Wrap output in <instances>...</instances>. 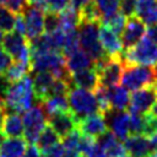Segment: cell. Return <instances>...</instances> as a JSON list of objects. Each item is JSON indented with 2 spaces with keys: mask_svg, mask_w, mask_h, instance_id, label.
Listing matches in <instances>:
<instances>
[{
  "mask_svg": "<svg viewBox=\"0 0 157 157\" xmlns=\"http://www.w3.org/2000/svg\"><path fill=\"white\" fill-rule=\"evenodd\" d=\"M34 102L33 82L29 76L10 83L5 94V108L15 113H25Z\"/></svg>",
  "mask_w": 157,
  "mask_h": 157,
  "instance_id": "1",
  "label": "cell"
},
{
  "mask_svg": "<svg viewBox=\"0 0 157 157\" xmlns=\"http://www.w3.org/2000/svg\"><path fill=\"white\" fill-rule=\"evenodd\" d=\"M99 25L101 22H80L77 27L80 49H82L93 63L108 56L99 40Z\"/></svg>",
  "mask_w": 157,
  "mask_h": 157,
  "instance_id": "2",
  "label": "cell"
},
{
  "mask_svg": "<svg viewBox=\"0 0 157 157\" xmlns=\"http://www.w3.org/2000/svg\"><path fill=\"white\" fill-rule=\"evenodd\" d=\"M120 60L124 65H157V44L151 42L147 37L142 38L132 48L124 50L120 54Z\"/></svg>",
  "mask_w": 157,
  "mask_h": 157,
  "instance_id": "3",
  "label": "cell"
},
{
  "mask_svg": "<svg viewBox=\"0 0 157 157\" xmlns=\"http://www.w3.org/2000/svg\"><path fill=\"white\" fill-rule=\"evenodd\" d=\"M67 102L69 109L72 112L78 121L91 114L99 113L96 96L88 90L71 87L67 93Z\"/></svg>",
  "mask_w": 157,
  "mask_h": 157,
  "instance_id": "4",
  "label": "cell"
},
{
  "mask_svg": "<svg viewBox=\"0 0 157 157\" xmlns=\"http://www.w3.org/2000/svg\"><path fill=\"white\" fill-rule=\"evenodd\" d=\"M121 86L128 91H136L155 83L153 67L142 65H124L120 78Z\"/></svg>",
  "mask_w": 157,
  "mask_h": 157,
  "instance_id": "5",
  "label": "cell"
},
{
  "mask_svg": "<svg viewBox=\"0 0 157 157\" xmlns=\"http://www.w3.org/2000/svg\"><path fill=\"white\" fill-rule=\"evenodd\" d=\"M23 121V136L28 144H36L40 131L48 124V115L42 105L38 103L37 105H32L28 110H26L22 115Z\"/></svg>",
  "mask_w": 157,
  "mask_h": 157,
  "instance_id": "6",
  "label": "cell"
},
{
  "mask_svg": "<svg viewBox=\"0 0 157 157\" xmlns=\"http://www.w3.org/2000/svg\"><path fill=\"white\" fill-rule=\"evenodd\" d=\"M94 67L99 76V85L108 88L118 86L124 67V64L120 60V55L114 58L107 56L99 61H96Z\"/></svg>",
  "mask_w": 157,
  "mask_h": 157,
  "instance_id": "7",
  "label": "cell"
},
{
  "mask_svg": "<svg viewBox=\"0 0 157 157\" xmlns=\"http://www.w3.org/2000/svg\"><path fill=\"white\" fill-rule=\"evenodd\" d=\"M1 43H2V48L10 54L12 59L29 64V55H31L29 43L25 36L12 31L9 32L6 36H4Z\"/></svg>",
  "mask_w": 157,
  "mask_h": 157,
  "instance_id": "8",
  "label": "cell"
},
{
  "mask_svg": "<svg viewBox=\"0 0 157 157\" xmlns=\"http://www.w3.org/2000/svg\"><path fill=\"white\" fill-rule=\"evenodd\" d=\"M157 101V87L155 85L146 86L144 88L136 90L130 96L129 112L137 114H146L151 110Z\"/></svg>",
  "mask_w": 157,
  "mask_h": 157,
  "instance_id": "9",
  "label": "cell"
},
{
  "mask_svg": "<svg viewBox=\"0 0 157 157\" xmlns=\"http://www.w3.org/2000/svg\"><path fill=\"white\" fill-rule=\"evenodd\" d=\"M108 125V129L120 140L121 142L129 136V114L124 110L110 109L103 114Z\"/></svg>",
  "mask_w": 157,
  "mask_h": 157,
  "instance_id": "10",
  "label": "cell"
},
{
  "mask_svg": "<svg viewBox=\"0 0 157 157\" xmlns=\"http://www.w3.org/2000/svg\"><path fill=\"white\" fill-rule=\"evenodd\" d=\"M22 15L26 23V37L28 40L44 33V12L42 10L27 6Z\"/></svg>",
  "mask_w": 157,
  "mask_h": 157,
  "instance_id": "11",
  "label": "cell"
},
{
  "mask_svg": "<svg viewBox=\"0 0 157 157\" xmlns=\"http://www.w3.org/2000/svg\"><path fill=\"white\" fill-rule=\"evenodd\" d=\"M146 34V28H145V23L141 22L137 17L131 16L128 18L125 28L121 33V43H123V48L124 50L132 48L135 44H137L144 36Z\"/></svg>",
  "mask_w": 157,
  "mask_h": 157,
  "instance_id": "12",
  "label": "cell"
},
{
  "mask_svg": "<svg viewBox=\"0 0 157 157\" xmlns=\"http://www.w3.org/2000/svg\"><path fill=\"white\" fill-rule=\"evenodd\" d=\"M48 124L58 132L60 137H64L65 135L71 132L74 129H77L78 120L72 114V112L69 109L65 112H59V113L49 115Z\"/></svg>",
  "mask_w": 157,
  "mask_h": 157,
  "instance_id": "13",
  "label": "cell"
},
{
  "mask_svg": "<svg viewBox=\"0 0 157 157\" xmlns=\"http://www.w3.org/2000/svg\"><path fill=\"white\" fill-rule=\"evenodd\" d=\"M99 40L105 54L110 58L119 56L124 52L123 43H121V39L119 38V34L113 32L110 28H108L103 23L99 25Z\"/></svg>",
  "mask_w": 157,
  "mask_h": 157,
  "instance_id": "14",
  "label": "cell"
},
{
  "mask_svg": "<svg viewBox=\"0 0 157 157\" xmlns=\"http://www.w3.org/2000/svg\"><path fill=\"white\" fill-rule=\"evenodd\" d=\"M77 129L81 131V134L96 139L108 130V125H107V121L103 114L94 113V114H91L81 119L78 121Z\"/></svg>",
  "mask_w": 157,
  "mask_h": 157,
  "instance_id": "15",
  "label": "cell"
},
{
  "mask_svg": "<svg viewBox=\"0 0 157 157\" xmlns=\"http://www.w3.org/2000/svg\"><path fill=\"white\" fill-rule=\"evenodd\" d=\"M123 144L129 157H151L153 153L150 140L145 135L128 136Z\"/></svg>",
  "mask_w": 157,
  "mask_h": 157,
  "instance_id": "16",
  "label": "cell"
},
{
  "mask_svg": "<svg viewBox=\"0 0 157 157\" xmlns=\"http://www.w3.org/2000/svg\"><path fill=\"white\" fill-rule=\"evenodd\" d=\"M98 86H99V76L94 65L92 67L83 69L71 74V87L94 91Z\"/></svg>",
  "mask_w": 157,
  "mask_h": 157,
  "instance_id": "17",
  "label": "cell"
},
{
  "mask_svg": "<svg viewBox=\"0 0 157 157\" xmlns=\"http://www.w3.org/2000/svg\"><path fill=\"white\" fill-rule=\"evenodd\" d=\"M54 81H55V77L49 71H39L34 74V77L32 78L33 92H34V98L39 103L44 102L48 98Z\"/></svg>",
  "mask_w": 157,
  "mask_h": 157,
  "instance_id": "18",
  "label": "cell"
},
{
  "mask_svg": "<svg viewBox=\"0 0 157 157\" xmlns=\"http://www.w3.org/2000/svg\"><path fill=\"white\" fill-rule=\"evenodd\" d=\"M134 16L148 26L157 23V0H137Z\"/></svg>",
  "mask_w": 157,
  "mask_h": 157,
  "instance_id": "19",
  "label": "cell"
},
{
  "mask_svg": "<svg viewBox=\"0 0 157 157\" xmlns=\"http://www.w3.org/2000/svg\"><path fill=\"white\" fill-rule=\"evenodd\" d=\"M1 134L5 137H22L23 135V121L18 113L10 112L5 114Z\"/></svg>",
  "mask_w": 157,
  "mask_h": 157,
  "instance_id": "20",
  "label": "cell"
},
{
  "mask_svg": "<svg viewBox=\"0 0 157 157\" xmlns=\"http://www.w3.org/2000/svg\"><path fill=\"white\" fill-rule=\"evenodd\" d=\"M26 147L25 137H6L0 145V157H22Z\"/></svg>",
  "mask_w": 157,
  "mask_h": 157,
  "instance_id": "21",
  "label": "cell"
},
{
  "mask_svg": "<svg viewBox=\"0 0 157 157\" xmlns=\"http://www.w3.org/2000/svg\"><path fill=\"white\" fill-rule=\"evenodd\" d=\"M65 65L67 70L70 71V74H72V72H76L83 69L92 67L94 63L82 49H77L74 53L65 56Z\"/></svg>",
  "mask_w": 157,
  "mask_h": 157,
  "instance_id": "22",
  "label": "cell"
},
{
  "mask_svg": "<svg viewBox=\"0 0 157 157\" xmlns=\"http://www.w3.org/2000/svg\"><path fill=\"white\" fill-rule=\"evenodd\" d=\"M109 92V102L110 107L114 110H125L129 108L130 96L125 87L123 86H114L108 88Z\"/></svg>",
  "mask_w": 157,
  "mask_h": 157,
  "instance_id": "23",
  "label": "cell"
},
{
  "mask_svg": "<svg viewBox=\"0 0 157 157\" xmlns=\"http://www.w3.org/2000/svg\"><path fill=\"white\" fill-rule=\"evenodd\" d=\"M60 29L63 31H72L76 29L80 25V13L78 9L69 4L63 11L59 12Z\"/></svg>",
  "mask_w": 157,
  "mask_h": 157,
  "instance_id": "24",
  "label": "cell"
},
{
  "mask_svg": "<svg viewBox=\"0 0 157 157\" xmlns=\"http://www.w3.org/2000/svg\"><path fill=\"white\" fill-rule=\"evenodd\" d=\"M59 141H60V136L58 135V132L49 124H47L44 126V129L40 131L36 144H37L38 148L42 150V152H43V151L53 147L54 145L59 144Z\"/></svg>",
  "mask_w": 157,
  "mask_h": 157,
  "instance_id": "25",
  "label": "cell"
},
{
  "mask_svg": "<svg viewBox=\"0 0 157 157\" xmlns=\"http://www.w3.org/2000/svg\"><path fill=\"white\" fill-rule=\"evenodd\" d=\"M42 105L47 113V115H52L59 112L69 110V102L67 96H53L47 98L44 102H42Z\"/></svg>",
  "mask_w": 157,
  "mask_h": 157,
  "instance_id": "26",
  "label": "cell"
},
{
  "mask_svg": "<svg viewBox=\"0 0 157 157\" xmlns=\"http://www.w3.org/2000/svg\"><path fill=\"white\" fill-rule=\"evenodd\" d=\"M80 22H101L102 13L94 0H88L80 9Z\"/></svg>",
  "mask_w": 157,
  "mask_h": 157,
  "instance_id": "27",
  "label": "cell"
},
{
  "mask_svg": "<svg viewBox=\"0 0 157 157\" xmlns=\"http://www.w3.org/2000/svg\"><path fill=\"white\" fill-rule=\"evenodd\" d=\"M29 71H31V67H29L28 63L15 60L13 63H11V65L7 67V70L4 72V75L9 80V82L12 83V82H16V81L23 78L25 76H27V74Z\"/></svg>",
  "mask_w": 157,
  "mask_h": 157,
  "instance_id": "28",
  "label": "cell"
},
{
  "mask_svg": "<svg viewBox=\"0 0 157 157\" xmlns=\"http://www.w3.org/2000/svg\"><path fill=\"white\" fill-rule=\"evenodd\" d=\"M101 23L105 25L108 28H110L117 34H121L126 25V17L120 11H117L114 13L103 16L101 20Z\"/></svg>",
  "mask_w": 157,
  "mask_h": 157,
  "instance_id": "29",
  "label": "cell"
},
{
  "mask_svg": "<svg viewBox=\"0 0 157 157\" xmlns=\"http://www.w3.org/2000/svg\"><path fill=\"white\" fill-rule=\"evenodd\" d=\"M16 16L12 11H10L6 6L0 5V29L2 32H12L15 28Z\"/></svg>",
  "mask_w": 157,
  "mask_h": 157,
  "instance_id": "30",
  "label": "cell"
},
{
  "mask_svg": "<svg viewBox=\"0 0 157 157\" xmlns=\"http://www.w3.org/2000/svg\"><path fill=\"white\" fill-rule=\"evenodd\" d=\"M144 131V114L130 113L129 114V134L142 135Z\"/></svg>",
  "mask_w": 157,
  "mask_h": 157,
  "instance_id": "31",
  "label": "cell"
},
{
  "mask_svg": "<svg viewBox=\"0 0 157 157\" xmlns=\"http://www.w3.org/2000/svg\"><path fill=\"white\" fill-rule=\"evenodd\" d=\"M60 28V21H59V13L47 11L44 12V32L45 33H53Z\"/></svg>",
  "mask_w": 157,
  "mask_h": 157,
  "instance_id": "32",
  "label": "cell"
},
{
  "mask_svg": "<svg viewBox=\"0 0 157 157\" xmlns=\"http://www.w3.org/2000/svg\"><path fill=\"white\" fill-rule=\"evenodd\" d=\"M155 134H157V117H155L152 113L144 114V131L142 135L146 137H151Z\"/></svg>",
  "mask_w": 157,
  "mask_h": 157,
  "instance_id": "33",
  "label": "cell"
},
{
  "mask_svg": "<svg viewBox=\"0 0 157 157\" xmlns=\"http://www.w3.org/2000/svg\"><path fill=\"white\" fill-rule=\"evenodd\" d=\"M94 1L102 13V17L117 12L120 5V0H94Z\"/></svg>",
  "mask_w": 157,
  "mask_h": 157,
  "instance_id": "34",
  "label": "cell"
},
{
  "mask_svg": "<svg viewBox=\"0 0 157 157\" xmlns=\"http://www.w3.org/2000/svg\"><path fill=\"white\" fill-rule=\"evenodd\" d=\"M81 131L78 129H74L71 132L63 137V146L65 150H76L78 148V142L81 139Z\"/></svg>",
  "mask_w": 157,
  "mask_h": 157,
  "instance_id": "35",
  "label": "cell"
},
{
  "mask_svg": "<svg viewBox=\"0 0 157 157\" xmlns=\"http://www.w3.org/2000/svg\"><path fill=\"white\" fill-rule=\"evenodd\" d=\"M94 145H96V139L82 134V135H81V139H80V142H78V148H77V151H78L80 153H82L83 156H88L90 152L92 151V148L94 147Z\"/></svg>",
  "mask_w": 157,
  "mask_h": 157,
  "instance_id": "36",
  "label": "cell"
},
{
  "mask_svg": "<svg viewBox=\"0 0 157 157\" xmlns=\"http://www.w3.org/2000/svg\"><path fill=\"white\" fill-rule=\"evenodd\" d=\"M136 1L137 0H120V5H119L120 12L128 18L134 16L136 10Z\"/></svg>",
  "mask_w": 157,
  "mask_h": 157,
  "instance_id": "37",
  "label": "cell"
},
{
  "mask_svg": "<svg viewBox=\"0 0 157 157\" xmlns=\"http://www.w3.org/2000/svg\"><path fill=\"white\" fill-rule=\"evenodd\" d=\"M4 6H6L15 15H20L25 11V9L27 7V4H26V0H6Z\"/></svg>",
  "mask_w": 157,
  "mask_h": 157,
  "instance_id": "38",
  "label": "cell"
},
{
  "mask_svg": "<svg viewBox=\"0 0 157 157\" xmlns=\"http://www.w3.org/2000/svg\"><path fill=\"white\" fill-rule=\"evenodd\" d=\"M45 1L48 5V11L56 12V13L63 11L70 4V0H45Z\"/></svg>",
  "mask_w": 157,
  "mask_h": 157,
  "instance_id": "39",
  "label": "cell"
},
{
  "mask_svg": "<svg viewBox=\"0 0 157 157\" xmlns=\"http://www.w3.org/2000/svg\"><path fill=\"white\" fill-rule=\"evenodd\" d=\"M65 153V148L63 146V144H56L53 147L45 150L42 152V157H63Z\"/></svg>",
  "mask_w": 157,
  "mask_h": 157,
  "instance_id": "40",
  "label": "cell"
},
{
  "mask_svg": "<svg viewBox=\"0 0 157 157\" xmlns=\"http://www.w3.org/2000/svg\"><path fill=\"white\" fill-rule=\"evenodd\" d=\"M11 63H12V58L10 56V54L2 47H0V75H2L7 70Z\"/></svg>",
  "mask_w": 157,
  "mask_h": 157,
  "instance_id": "41",
  "label": "cell"
},
{
  "mask_svg": "<svg viewBox=\"0 0 157 157\" xmlns=\"http://www.w3.org/2000/svg\"><path fill=\"white\" fill-rule=\"evenodd\" d=\"M13 31L26 37V23H25V18H23V15L22 13L16 15V21H15V28H13Z\"/></svg>",
  "mask_w": 157,
  "mask_h": 157,
  "instance_id": "42",
  "label": "cell"
},
{
  "mask_svg": "<svg viewBox=\"0 0 157 157\" xmlns=\"http://www.w3.org/2000/svg\"><path fill=\"white\" fill-rule=\"evenodd\" d=\"M22 157H40V152H39L38 146L34 145V144H29L26 147Z\"/></svg>",
  "mask_w": 157,
  "mask_h": 157,
  "instance_id": "43",
  "label": "cell"
},
{
  "mask_svg": "<svg viewBox=\"0 0 157 157\" xmlns=\"http://www.w3.org/2000/svg\"><path fill=\"white\" fill-rule=\"evenodd\" d=\"M151 42L156 43L157 44V23H153V25H150L147 28H146V34H145Z\"/></svg>",
  "mask_w": 157,
  "mask_h": 157,
  "instance_id": "44",
  "label": "cell"
},
{
  "mask_svg": "<svg viewBox=\"0 0 157 157\" xmlns=\"http://www.w3.org/2000/svg\"><path fill=\"white\" fill-rule=\"evenodd\" d=\"M87 157H107V153H105V151H104L103 148H101V147L97 145V142H96L94 147L92 148V151L90 152V155H88Z\"/></svg>",
  "mask_w": 157,
  "mask_h": 157,
  "instance_id": "45",
  "label": "cell"
},
{
  "mask_svg": "<svg viewBox=\"0 0 157 157\" xmlns=\"http://www.w3.org/2000/svg\"><path fill=\"white\" fill-rule=\"evenodd\" d=\"M63 157H80V152L76 150H65Z\"/></svg>",
  "mask_w": 157,
  "mask_h": 157,
  "instance_id": "46",
  "label": "cell"
},
{
  "mask_svg": "<svg viewBox=\"0 0 157 157\" xmlns=\"http://www.w3.org/2000/svg\"><path fill=\"white\" fill-rule=\"evenodd\" d=\"M88 0H70V4L72 5V6H75L76 9H80L85 2H87Z\"/></svg>",
  "mask_w": 157,
  "mask_h": 157,
  "instance_id": "47",
  "label": "cell"
},
{
  "mask_svg": "<svg viewBox=\"0 0 157 157\" xmlns=\"http://www.w3.org/2000/svg\"><path fill=\"white\" fill-rule=\"evenodd\" d=\"M4 118H5V108H0V132H1V129H2Z\"/></svg>",
  "mask_w": 157,
  "mask_h": 157,
  "instance_id": "48",
  "label": "cell"
},
{
  "mask_svg": "<svg viewBox=\"0 0 157 157\" xmlns=\"http://www.w3.org/2000/svg\"><path fill=\"white\" fill-rule=\"evenodd\" d=\"M150 113H152L155 117H157V101H156V103L153 104V107L151 108V110H150Z\"/></svg>",
  "mask_w": 157,
  "mask_h": 157,
  "instance_id": "49",
  "label": "cell"
},
{
  "mask_svg": "<svg viewBox=\"0 0 157 157\" xmlns=\"http://www.w3.org/2000/svg\"><path fill=\"white\" fill-rule=\"evenodd\" d=\"M153 74H155V86L157 87V65H155L153 66Z\"/></svg>",
  "mask_w": 157,
  "mask_h": 157,
  "instance_id": "50",
  "label": "cell"
},
{
  "mask_svg": "<svg viewBox=\"0 0 157 157\" xmlns=\"http://www.w3.org/2000/svg\"><path fill=\"white\" fill-rule=\"evenodd\" d=\"M2 39H4V32L0 29V43L2 42Z\"/></svg>",
  "mask_w": 157,
  "mask_h": 157,
  "instance_id": "51",
  "label": "cell"
},
{
  "mask_svg": "<svg viewBox=\"0 0 157 157\" xmlns=\"http://www.w3.org/2000/svg\"><path fill=\"white\" fill-rule=\"evenodd\" d=\"M2 140H4V136H2V134L0 132V145H1V142H2Z\"/></svg>",
  "mask_w": 157,
  "mask_h": 157,
  "instance_id": "52",
  "label": "cell"
},
{
  "mask_svg": "<svg viewBox=\"0 0 157 157\" xmlns=\"http://www.w3.org/2000/svg\"><path fill=\"white\" fill-rule=\"evenodd\" d=\"M151 157H157V150H155V152L152 153V156Z\"/></svg>",
  "mask_w": 157,
  "mask_h": 157,
  "instance_id": "53",
  "label": "cell"
},
{
  "mask_svg": "<svg viewBox=\"0 0 157 157\" xmlns=\"http://www.w3.org/2000/svg\"><path fill=\"white\" fill-rule=\"evenodd\" d=\"M82 157H87V156H82Z\"/></svg>",
  "mask_w": 157,
  "mask_h": 157,
  "instance_id": "54",
  "label": "cell"
},
{
  "mask_svg": "<svg viewBox=\"0 0 157 157\" xmlns=\"http://www.w3.org/2000/svg\"><path fill=\"white\" fill-rule=\"evenodd\" d=\"M128 157H129V156H128Z\"/></svg>",
  "mask_w": 157,
  "mask_h": 157,
  "instance_id": "55",
  "label": "cell"
}]
</instances>
